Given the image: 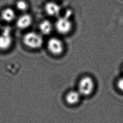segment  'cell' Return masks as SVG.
Wrapping results in <instances>:
<instances>
[{"label":"cell","instance_id":"8","mask_svg":"<svg viewBox=\"0 0 123 123\" xmlns=\"http://www.w3.org/2000/svg\"><path fill=\"white\" fill-rule=\"evenodd\" d=\"M17 17L16 10L12 7L5 8L1 11L0 14V20L7 23L15 22Z\"/></svg>","mask_w":123,"mask_h":123},{"label":"cell","instance_id":"12","mask_svg":"<svg viewBox=\"0 0 123 123\" xmlns=\"http://www.w3.org/2000/svg\"><path fill=\"white\" fill-rule=\"evenodd\" d=\"M117 86L121 91H123V77L119 79L117 82Z\"/></svg>","mask_w":123,"mask_h":123},{"label":"cell","instance_id":"7","mask_svg":"<svg viewBox=\"0 0 123 123\" xmlns=\"http://www.w3.org/2000/svg\"><path fill=\"white\" fill-rule=\"evenodd\" d=\"M16 26L20 30H25L29 28L33 23V16L27 12L21 13L15 21Z\"/></svg>","mask_w":123,"mask_h":123},{"label":"cell","instance_id":"13","mask_svg":"<svg viewBox=\"0 0 123 123\" xmlns=\"http://www.w3.org/2000/svg\"><path fill=\"white\" fill-rule=\"evenodd\" d=\"M0 26H1V20L0 19Z\"/></svg>","mask_w":123,"mask_h":123},{"label":"cell","instance_id":"2","mask_svg":"<svg viewBox=\"0 0 123 123\" xmlns=\"http://www.w3.org/2000/svg\"><path fill=\"white\" fill-rule=\"evenodd\" d=\"M54 30L60 35H66L71 32L74 27L72 17L66 14L60 15L54 23Z\"/></svg>","mask_w":123,"mask_h":123},{"label":"cell","instance_id":"9","mask_svg":"<svg viewBox=\"0 0 123 123\" xmlns=\"http://www.w3.org/2000/svg\"><path fill=\"white\" fill-rule=\"evenodd\" d=\"M38 30L39 32L42 35H49L54 30V23L49 19H44L39 22Z\"/></svg>","mask_w":123,"mask_h":123},{"label":"cell","instance_id":"6","mask_svg":"<svg viewBox=\"0 0 123 123\" xmlns=\"http://www.w3.org/2000/svg\"><path fill=\"white\" fill-rule=\"evenodd\" d=\"M44 11L48 16L55 18L61 15L62 12L60 5L54 0H50L45 3L44 5Z\"/></svg>","mask_w":123,"mask_h":123},{"label":"cell","instance_id":"10","mask_svg":"<svg viewBox=\"0 0 123 123\" xmlns=\"http://www.w3.org/2000/svg\"><path fill=\"white\" fill-rule=\"evenodd\" d=\"M82 97V95L77 89L71 90L66 94L65 100L68 104L74 105L80 102Z\"/></svg>","mask_w":123,"mask_h":123},{"label":"cell","instance_id":"11","mask_svg":"<svg viewBox=\"0 0 123 123\" xmlns=\"http://www.w3.org/2000/svg\"><path fill=\"white\" fill-rule=\"evenodd\" d=\"M29 8V4L26 0H17L15 2V9L21 13L27 12Z\"/></svg>","mask_w":123,"mask_h":123},{"label":"cell","instance_id":"3","mask_svg":"<svg viewBox=\"0 0 123 123\" xmlns=\"http://www.w3.org/2000/svg\"><path fill=\"white\" fill-rule=\"evenodd\" d=\"M95 88V82L90 76L82 77L78 81L77 90L82 97L88 96L92 94Z\"/></svg>","mask_w":123,"mask_h":123},{"label":"cell","instance_id":"1","mask_svg":"<svg viewBox=\"0 0 123 123\" xmlns=\"http://www.w3.org/2000/svg\"><path fill=\"white\" fill-rule=\"evenodd\" d=\"M43 36L39 32L30 31L26 32L23 37V42L27 48L31 49H37L44 44Z\"/></svg>","mask_w":123,"mask_h":123},{"label":"cell","instance_id":"5","mask_svg":"<svg viewBox=\"0 0 123 123\" xmlns=\"http://www.w3.org/2000/svg\"><path fill=\"white\" fill-rule=\"evenodd\" d=\"M13 39L11 30L8 28H5L0 33V50L9 49L13 44Z\"/></svg>","mask_w":123,"mask_h":123},{"label":"cell","instance_id":"4","mask_svg":"<svg viewBox=\"0 0 123 123\" xmlns=\"http://www.w3.org/2000/svg\"><path fill=\"white\" fill-rule=\"evenodd\" d=\"M47 48L51 54L60 55L63 52L65 45L61 38L57 37H51L47 40Z\"/></svg>","mask_w":123,"mask_h":123}]
</instances>
